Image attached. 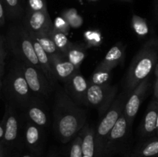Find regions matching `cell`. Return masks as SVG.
<instances>
[{"label":"cell","instance_id":"14","mask_svg":"<svg viewBox=\"0 0 158 157\" xmlns=\"http://www.w3.org/2000/svg\"><path fill=\"white\" fill-rule=\"evenodd\" d=\"M129 128L131 127H130L124 113L123 112L120 115V118L117 120L115 126H114L112 130L108 135L107 138L105 141L103 150H110L114 146H117L118 143L123 141L127 135Z\"/></svg>","mask_w":158,"mask_h":157},{"label":"cell","instance_id":"24","mask_svg":"<svg viewBox=\"0 0 158 157\" xmlns=\"http://www.w3.org/2000/svg\"><path fill=\"white\" fill-rule=\"evenodd\" d=\"M50 36L53 40L56 47L60 50V52L63 55H64L66 51H67V49L69 48V46H70L71 43H72L68 38L67 35L63 33V32L55 30L53 29L52 32H50Z\"/></svg>","mask_w":158,"mask_h":157},{"label":"cell","instance_id":"30","mask_svg":"<svg viewBox=\"0 0 158 157\" xmlns=\"http://www.w3.org/2000/svg\"><path fill=\"white\" fill-rule=\"evenodd\" d=\"M53 29L55 30L63 32V33L67 35L68 32L70 30L71 27L63 17L58 16L55 18L53 22Z\"/></svg>","mask_w":158,"mask_h":157},{"label":"cell","instance_id":"19","mask_svg":"<svg viewBox=\"0 0 158 157\" xmlns=\"http://www.w3.org/2000/svg\"><path fill=\"white\" fill-rule=\"evenodd\" d=\"M86 49L87 47L84 44L72 42L63 55L77 69H80V66L86 57Z\"/></svg>","mask_w":158,"mask_h":157},{"label":"cell","instance_id":"10","mask_svg":"<svg viewBox=\"0 0 158 157\" xmlns=\"http://www.w3.org/2000/svg\"><path fill=\"white\" fill-rule=\"evenodd\" d=\"M22 19V23L29 32L50 33L53 29V22L48 11L34 12L26 9Z\"/></svg>","mask_w":158,"mask_h":157},{"label":"cell","instance_id":"15","mask_svg":"<svg viewBox=\"0 0 158 157\" xmlns=\"http://www.w3.org/2000/svg\"><path fill=\"white\" fill-rule=\"evenodd\" d=\"M158 115V99L154 98L150 103L142 123L139 128L140 135L143 137H150L157 132V120Z\"/></svg>","mask_w":158,"mask_h":157},{"label":"cell","instance_id":"18","mask_svg":"<svg viewBox=\"0 0 158 157\" xmlns=\"http://www.w3.org/2000/svg\"><path fill=\"white\" fill-rule=\"evenodd\" d=\"M25 124L23 125L24 139L26 145L32 149H36L43 138V128L33 124L23 118Z\"/></svg>","mask_w":158,"mask_h":157},{"label":"cell","instance_id":"20","mask_svg":"<svg viewBox=\"0 0 158 157\" xmlns=\"http://www.w3.org/2000/svg\"><path fill=\"white\" fill-rule=\"evenodd\" d=\"M6 15L9 19L18 20L24 15L23 0H2Z\"/></svg>","mask_w":158,"mask_h":157},{"label":"cell","instance_id":"36","mask_svg":"<svg viewBox=\"0 0 158 157\" xmlns=\"http://www.w3.org/2000/svg\"><path fill=\"white\" fill-rule=\"evenodd\" d=\"M4 147L2 146V145L0 144V157H4Z\"/></svg>","mask_w":158,"mask_h":157},{"label":"cell","instance_id":"3","mask_svg":"<svg viewBox=\"0 0 158 157\" xmlns=\"http://www.w3.org/2000/svg\"><path fill=\"white\" fill-rule=\"evenodd\" d=\"M2 93L7 104L21 112L33 97V92L14 59L3 78Z\"/></svg>","mask_w":158,"mask_h":157},{"label":"cell","instance_id":"6","mask_svg":"<svg viewBox=\"0 0 158 157\" xmlns=\"http://www.w3.org/2000/svg\"><path fill=\"white\" fill-rule=\"evenodd\" d=\"M117 86H111L110 84L89 85L84 105L97 108L99 118L101 119L117 98Z\"/></svg>","mask_w":158,"mask_h":157},{"label":"cell","instance_id":"13","mask_svg":"<svg viewBox=\"0 0 158 157\" xmlns=\"http://www.w3.org/2000/svg\"><path fill=\"white\" fill-rule=\"evenodd\" d=\"M52 71L56 80L66 84L73 75L80 69L73 65L62 53L50 55Z\"/></svg>","mask_w":158,"mask_h":157},{"label":"cell","instance_id":"33","mask_svg":"<svg viewBox=\"0 0 158 157\" xmlns=\"http://www.w3.org/2000/svg\"><path fill=\"white\" fill-rule=\"evenodd\" d=\"M154 74H155V82L154 85V98L158 99V63L154 69Z\"/></svg>","mask_w":158,"mask_h":157},{"label":"cell","instance_id":"38","mask_svg":"<svg viewBox=\"0 0 158 157\" xmlns=\"http://www.w3.org/2000/svg\"><path fill=\"white\" fill-rule=\"evenodd\" d=\"M156 128H157V130L158 129V115H157V126H156Z\"/></svg>","mask_w":158,"mask_h":157},{"label":"cell","instance_id":"5","mask_svg":"<svg viewBox=\"0 0 158 157\" xmlns=\"http://www.w3.org/2000/svg\"><path fill=\"white\" fill-rule=\"evenodd\" d=\"M129 95L125 92H122L117 95L114 103L107 112L103 115L98 123L95 134V148H97L98 152L103 151L105 141L108 135L117 123L120 115L123 112L125 103Z\"/></svg>","mask_w":158,"mask_h":157},{"label":"cell","instance_id":"27","mask_svg":"<svg viewBox=\"0 0 158 157\" xmlns=\"http://www.w3.org/2000/svg\"><path fill=\"white\" fill-rule=\"evenodd\" d=\"M83 37L87 48L98 47L103 42V35L97 29L86 31L83 34Z\"/></svg>","mask_w":158,"mask_h":157},{"label":"cell","instance_id":"37","mask_svg":"<svg viewBox=\"0 0 158 157\" xmlns=\"http://www.w3.org/2000/svg\"><path fill=\"white\" fill-rule=\"evenodd\" d=\"M22 157H32V156H31V155H23Z\"/></svg>","mask_w":158,"mask_h":157},{"label":"cell","instance_id":"11","mask_svg":"<svg viewBox=\"0 0 158 157\" xmlns=\"http://www.w3.org/2000/svg\"><path fill=\"white\" fill-rule=\"evenodd\" d=\"M65 85V91L79 105H84L86 92L89 88V82L77 71Z\"/></svg>","mask_w":158,"mask_h":157},{"label":"cell","instance_id":"35","mask_svg":"<svg viewBox=\"0 0 158 157\" xmlns=\"http://www.w3.org/2000/svg\"><path fill=\"white\" fill-rule=\"evenodd\" d=\"M3 135H4V127H3L2 122L0 121V143L3 139Z\"/></svg>","mask_w":158,"mask_h":157},{"label":"cell","instance_id":"25","mask_svg":"<svg viewBox=\"0 0 158 157\" xmlns=\"http://www.w3.org/2000/svg\"><path fill=\"white\" fill-rule=\"evenodd\" d=\"M61 16L63 17L71 28L78 29L81 27L83 23V19L81 15L78 13L76 9H67L63 11Z\"/></svg>","mask_w":158,"mask_h":157},{"label":"cell","instance_id":"31","mask_svg":"<svg viewBox=\"0 0 158 157\" xmlns=\"http://www.w3.org/2000/svg\"><path fill=\"white\" fill-rule=\"evenodd\" d=\"M7 46H6V37L0 33V62H5L7 56Z\"/></svg>","mask_w":158,"mask_h":157},{"label":"cell","instance_id":"40","mask_svg":"<svg viewBox=\"0 0 158 157\" xmlns=\"http://www.w3.org/2000/svg\"><path fill=\"white\" fill-rule=\"evenodd\" d=\"M156 134H157V137L158 138V129L157 130V132H156Z\"/></svg>","mask_w":158,"mask_h":157},{"label":"cell","instance_id":"17","mask_svg":"<svg viewBox=\"0 0 158 157\" xmlns=\"http://www.w3.org/2000/svg\"><path fill=\"white\" fill-rule=\"evenodd\" d=\"M29 35H30V34H29ZM30 36L31 38H32V43H33L34 49H35V54H36L37 58H38L39 63H40L42 71H43V73L46 75V76L47 77V78L49 79L51 85L53 86L56 81V78H55V75H54L53 74V71H52L50 56L45 52V50L43 49L41 45L39 43V42L31 35Z\"/></svg>","mask_w":158,"mask_h":157},{"label":"cell","instance_id":"4","mask_svg":"<svg viewBox=\"0 0 158 157\" xmlns=\"http://www.w3.org/2000/svg\"><path fill=\"white\" fill-rule=\"evenodd\" d=\"M7 49L14 58L42 70L29 32L22 22L10 25L6 34Z\"/></svg>","mask_w":158,"mask_h":157},{"label":"cell","instance_id":"39","mask_svg":"<svg viewBox=\"0 0 158 157\" xmlns=\"http://www.w3.org/2000/svg\"><path fill=\"white\" fill-rule=\"evenodd\" d=\"M120 1H124V2H131L132 0H120Z\"/></svg>","mask_w":158,"mask_h":157},{"label":"cell","instance_id":"21","mask_svg":"<svg viewBox=\"0 0 158 157\" xmlns=\"http://www.w3.org/2000/svg\"><path fill=\"white\" fill-rule=\"evenodd\" d=\"M29 32V31H28ZM32 36H33L37 41L39 42L45 52L50 56V55H57L60 54L61 52L56 47V44L54 43L53 40L51 38L50 33L48 32H41V33H34V32H29Z\"/></svg>","mask_w":158,"mask_h":157},{"label":"cell","instance_id":"42","mask_svg":"<svg viewBox=\"0 0 158 157\" xmlns=\"http://www.w3.org/2000/svg\"><path fill=\"white\" fill-rule=\"evenodd\" d=\"M1 94H2V89H0V95H1Z\"/></svg>","mask_w":158,"mask_h":157},{"label":"cell","instance_id":"8","mask_svg":"<svg viewBox=\"0 0 158 157\" xmlns=\"http://www.w3.org/2000/svg\"><path fill=\"white\" fill-rule=\"evenodd\" d=\"M2 122L4 127V135L0 144L6 149V147L12 146L19 139L20 132L23 129L24 120L22 114H19L16 109L6 103Z\"/></svg>","mask_w":158,"mask_h":157},{"label":"cell","instance_id":"7","mask_svg":"<svg viewBox=\"0 0 158 157\" xmlns=\"http://www.w3.org/2000/svg\"><path fill=\"white\" fill-rule=\"evenodd\" d=\"M29 88L33 93L41 96L48 97L52 92V86L43 71L35 66L14 58Z\"/></svg>","mask_w":158,"mask_h":157},{"label":"cell","instance_id":"9","mask_svg":"<svg viewBox=\"0 0 158 157\" xmlns=\"http://www.w3.org/2000/svg\"><path fill=\"white\" fill-rule=\"evenodd\" d=\"M150 86H151V79L150 77H148L139 83L138 86H136L135 89L130 93L127 99L123 109V113L127 120L130 127L132 126L134 118L140 109V106L146 96L147 92L149 90Z\"/></svg>","mask_w":158,"mask_h":157},{"label":"cell","instance_id":"28","mask_svg":"<svg viewBox=\"0 0 158 157\" xmlns=\"http://www.w3.org/2000/svg\"><path fill=\"white\" fill-rule=\"evenodd\" d=\"M83 128L73 138V143L71 145L70 152H69V157H83L82 143H83V134H84Z\"/></svg>","mask_w":158,"mask_h":157},{"label":"cell","instance_id":"43","mask_svg":"<svg viewBox=\"0 0 158 157\" xmlns=\"http://www.w3.org/2000/svg\"><path fill=\"white\" fill-rule=\"evenodd\" d=\"M90 1H96V0H90Z\"/></svg>","mask_w":158,"mask_h":157},{"label":"cell","instance_id":"16","mask_svg":"<svg viewBox=\"0 0 158 157\" xmlns=\"http://www.w3.org/2000/svg\"><path fill=\"white\" fill-rule=\"evenodd\" d=\"M126 53V46L122 42L114 45L106 54L103 59L97 65V67L112 70L118 65H123Z\"/></svg>","mask_w":158,"mask_h":157},{"label":"cell","instance_id":"41","mask_svg":"<svg viewBox=\"0 0 158 157\" xmlns=\"http://www.w3.org/2000/svg\"><path fill=\"white\" fill-rule=\"evenodd\" d=\"M83 157H89V156H87V155H83Z\"/></svg>","mask_w":158,"mask_h":157},{"label":"cell","instance_id":"12","mask_svg":"<svg viewBox=\"0 0 158 157\" xmlns=\"http://www.w3.org/2000/svg\"><path fill=\"white\" fill-rule=\"evenodd\" d=\"M22 115L26 120L41 128L46 127L49 123L47 112L43 103L35 96L32 97L30 102L23 109Z\"/></svg>","mask_w":158,"mask_h":157},{"label":"cell","instance_id":"32","mask_svg":"<svg viewBox=\"0 0 158 157\" xmlns=\"http://www.w3.org/2000/svg\"><path fill=\"white\" fill-rule=\"evenodd\" d=\"M6 10H5L4 5H3L2 0H0V27L3 26L6 22Z\"/></svg>","mask_w":158,"mask_h":157},{"label":"cell","instance_id":"2","mask_svg":"<svg viewBox=\"0 0 158 157\" xmlns=\"http://www.w3.org/2000/svg\"><path fill=\"white\" fill-rule=\"evenodd\" d=\"M158 63V38H152L144 43L133 58L127 75L123 92L130 95L145 78L150 77Z\"/></svg>","mask_w":158,"mask_h":157},{"label":"cell","instance_id":"34","mask_svg":"<svg viewBox=\"0 0 158 157\" xmlns=\"http://www.w3.org/2000/svg\"><path fill=\"white\" fill-rule=\"evenodd\" d=\"M5 67H6L5 62H0V89H2V81L5 75Z\"/></svg>","mask_w":158,"mask_h":157},{"label":"cell","instance_id":"22","mask_svg":"<svg viewBox=\"0 0 158 157\" xmlns=\"http://www.w3.org/2000/svg\"><path fill=\"white\" fill-rule=\"evenodd\" d=\"M112 70L97 67L94 70V73L91 75L90 78L89 79V85H99V86H103V85L110 84V81L111 79L112 75Z\"/></svg>","mask_w":158,"mask_h":157},{"label":"cell","instance_id":"26","mask_svg":"<svg viewBox=\"0 0 158 157\" xmlns=\"http://www.w3.org/2000/svg\"><path fill=\"white\" fill-rule=\"evenodd\" d=\"M131 24L134 32L140 38H143L149 32V27L146 19L139 15H133Z\"/></svg>","mask_w":158,"mask_h":157},{"label":"cell","instance_id":"1","mask_svg":"<svg viewBox=\"0 0 158 157\" xmlns=\"http://www.w3.org/2000/svg\"><path fill=\"white\" fill-rule=\"evenodd\" d=\"M53 119L56 134L61 142L67 143L86 126L87 114L65 89H59L54 102Z\"/></svg>","mask_w":158,"mask_h":157},{"label":"cell","instance_id":"29","mask_svg":"<svg viewBox=\"0 0 158 157\" xmlns=\"http://www.w3.org/2000/svg\"><path fill=\"white\" fill-rule=\"evenodd\" d=\"M26 9L40 12V11H48L46 0H27Z\"/></svg>","mask_w":158,"mask_h":157},{"label":"cell","instance_id":"23","mask_svg":"<svg viewBox=\"0 0 158 157\" xmlns=\"http://www.w3.org/2000/svg\"><path fill=\"white\" fill-rule=\"evenodd\" d=\"M138 157L158 156V138L155 137L143 143L137 152Z\"/></svg>","mask_w":158,"mask_h":157}]
</instances>
